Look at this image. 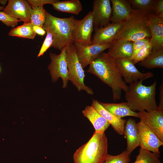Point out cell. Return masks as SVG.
<instances>
[{"instance_id":"obj_1","label":"cell","mask_w":163,"mask_h":163,"mask_svg":"<svg viewBox=\"0 0 163 163\" xmlns=\"http://www.w3.org/2000/svg\"><path fill=\"white\" fill-rule=\"evenodd\" d=\"M115 59L107 53H101L89 65L87 72L98 77L112 90L113 100H120L122 91L125 93L129 86L116 67Z\"/></svg>"},{"instance_id":"obj_2","label":"cell","mask_w":163,"mask_h":163,"mask_svg":"<svg viewBox=\"0 0 163 163\" xmlns=\"http://www.w3.org/2000/svg\"><path fill=\"white\" fill-rule=\"evenodd\" d=\"M142 82H134L129 86L125 95L128 105L135 112H149L158 109L155 100L156 82L149 86L143 85Z\"/></svg>"},{"instance_id":"obj_3","label":"cell","mask_w":163,"mask_h":163,"mask_svg":"<svg viewBox=\"0 0 163 163\" xmlns=\"http://www.w3.org/2000/svg\"><path fill=\"white\" fill-rule=\"evenodd\" d=\"M77 21L73 16L67 18H59L46 11L43 28L47 29L53 36L51 47L61 51L74 44L71 34Z\"/></svg>"},{"instance_id":"obj_4","label":"cell","mask_w":163,"mask_h":163,"mask_svg":"<svg viewBox=\"0 0 163 163\" xmlns=\"http://www.w3.org/2000/svg\"><path fill=\"white\" fill-rule=\"evenodd\" d=\"M107 147L104 133L94 132L88 141L75 152L74 163H104L109 155Z\"/></svg>"},{"instance_id":"obj_5","label":"cell","mask_w":163,"mask_h":163,"mask_svg":"<svg viewBox=\"0 0 163 163\" xmlns=\"http://www.w3.org/2000/svg\"><path fill=\"white\" fill-rule=\"evenodd\" d=\"M148 14L134 10L119 30L116 40L133 42L145 37L151 38V32L147 22Z\"/></svg>"},{"instance_id":"obj_6","label":"cell","mask_w":163,"mask_h":163,"mask_svg":"<svg viewBox=\"0 0 163 163\" xmlns=\"http://www.w3.org/2000/svg\"><path fill=\"white\" fill-rule=\"evenodd\" d=\"M66 58L69 80L80 91H85L88 94H94L92 89L85 84V71L78 59L74 44L66 48Z\"/></svg>"},{"instance_id":"obj_7","label":"cell","mask_w":163,"mask_h":163,"mask_svg":"<svg viewBox=\"0 0 163 163\" xmlns=\"http://www.w3.org/2000/svg\"><path fill=\"white\" fill-rule=\"evenodd\" d=\"M60 53L56 54L50 53L51 62L48 66L52 82H57L59 78L62 81V88H66L69 82L68 72L66 58V48L61 50Z\"/></svg>"},{"instance_id":"obj_8","label":"cell","mask_w":163,"mask_h":163,"mask_svg":"<svg viewBox=\"0 0 163 163\" xmlns=\"http://www.w3.org/2000/svg\"><path fill=\"white\" fill-rule=\"evenodd\" d=\"M94 28L93 14L92 11H90L81 20H77L71 34L74 43L91 45Z\"/></svg>"},{"instance_id":"obj_9","label":"cell","mask_w":163,"mask_h":163,"mask_svg":"<svg viewBox=\"0 0 163 163\" xmlns=\"http://www.w3.org/2000/svg\"><path fill=\"white\" fill-rule=\"evenodd\" d=\"M115 63L124 81L130 84L139 81H142L154 76L153 73H143L136 67L130 59L119 58L115 59Z\"/></svg>"},{"instance_id":"obj_10","label":"cell","mask_w":163,"mask_h":163,"mask_svg":"<svg viewBox=\"0 0 163 163\" xmlns=\"http://www.w3.org/2000/svg\"><path fill=\"white\" fill-rule=\"evenodd\" d=\"M112 43L100 45H84L74 43L77 55L83 68L89 65L101 53L108 49Z\"/></svg>"},{"instance_id":"obj_11","label":"cell","mask_w":163,"mask_h":163,"mask_svg":"<svg viewBox=\"0 0 163 163\" xmlns=\"http://www.w3.org/2000/svg\"><path fill=\"white\" fill-rule=\"evenodd\" d=\"M110 0H94L92 11L94 30L103 27L110 23L112 8Z\"/></svg>"},{"instance_id":"obj_12","label":"cell","mask_w":163,"mask_h":163,"mask_svg":"<svg viewBox=\"0 0 163 163\" xmlns=\"http://www.w3.org/2000/svg\"><path fill=\"white\" fill-rule=\"evenodd\" d=\"M136 125L140 137V148L153 153L160 154L159 148L163 142L142 121L140 120Z\"/></svg>"},{"instance_id":"obj_13","label":"cell","mask_w":163,"mask_h":163,"mask_svg":"<svg viewBox=\"0 0 163 163\" xmlns=\"http://www.w3.org/2000/svg\"><path fill=\"white\" fill-rule=\"evenodd\" d=\"M32 10L27 0H9L3 11L14 18L28 23L31 22Z\"/></svg>"},{"instance_id":"obj_14","label":"cell","mask_w":163,"mask_h":163,"mask_svg":"<svg viewBox=\"0 0 163 163\" xmlns=\"http://www.w3.org/2000/svg\"><path fill=\"white\" fill-rule=\"evenodd\" d=\"M139 118L163 142V110L158 108L151 111L139 112Z\"/></svg>"},{"instance_id":"obj_15","label":"cell","mask_w":163,"mask_h":163,"mask_svg":"<svg viewBox=\"0 0 163 163\" xmlns=\"http://www.w3.org/2000/svg\"><path fill=\"white\" fill-rule=\"evenodd\" d=\"M147 22L151 34L152 52L163 49V19L150 14L147 16Z\"/></svg>"},{"instance_id":"obj_16","label":"cell","mask_w":163,"mask_h":163,"mask_svg":"<svg viewBox=\"0 0 163 163\" xmlns=\"http://www.w3.org/2000/svg\"><path fill=\"white\" fill-rule=\"evenodd\" d=\"M125 21L110 23L106 26L94 30L91 44L102 45L112 43Z\"/></svg>"},{"instance_id":"obj_17","label":"cell","mask_w":163,"mask_h":163,"mask_svg":"<svg viewBox=\"0 0 163 163\" xmlns=\"http://www.w3.org/2000/svg\"><path fill=\"white\" fill-rule=\"evenodd\" d=\"M126 139L127 154L130 156L131 153L137 147L140 145L139 134L135 120L129 118L125 123L123 134Z\"/></svg>"},{"instance_id":"obj_18","label":"cell","mask_w":163,"mask_h":163,"mask_svg":"<svg viewBox=\"0 0 163 163\" xmlns=\"http://www.w3.org/2000/svg\"><path fill=\"white\" fill-rule=\"evenodd\" d=\"M112 4V23L125 21L134 10L128 0H111Z\"/></svg>"},{"instance_id":"obj_19","label":"cell","mask_w":163,"mask_h":163,"mask_svg":"<svg viewBox=\"0 0 163 163\" xmlns=\"http://www.w3.org/2000/svg\"><path fill=\"white\" fill-rule=\"evenodd\" d=\"M133 52V41L115 40L108 48L107 53L115 59L123 58L130 59Z\"/></svg>"},{"instance_id":"obj_20","label":"cell","mask_w":163,"mask_h":163,"mask_svg":"<svg viewBox=\"0 0 163 163\" xmlns=\"http://www.w3.org/2000/svg\"><path fill=\"white\" fill-rule=\"evenodd\" d=\"M110 124L118 134H124V126L126 120L118 118L105 110L97 100L93 99L91 105Z\"/></svg>"},{"instance_id":"obj_21","label":"cell","mask_w":163,"mask_h":163,"mask_svg":"<svg viewBox=\"0 0 163 163\" xmlns=\"http://www.w3.org/2000/svg\"><path fill=\"white\" fill-rule=\"evenodd\" d=\"M82 113L90 121L94 128L95 132L97 133H104L110 125L91 105L86 106Z\"/></svg>"},{"instance_id":"obj_22","label":"cell","mask_w":163,"mask_h":163,"mask_svg":"<svg viewBox=\"0 0 163 163\" xmlns=\"http://www.w3.org/2000/svg\"><path fill=\"white\" fill-rule=\"evenodd\" d=\"M99 103L105 110L118 118H121L129 116L139 118L138 113L131 110L126 102L120 103H109L99 101Z\"/></svg>"},{"instance_id":"obj_23","label":"cell","mask_w":163,"mask_h":163,"mask_svg":"<svg viewBox=\"0 0 163 163\" xmlns=\"http://www.w3.org/2000/svg\"><path fill=\"white\" fill-rule=\"evenodd\" d=\"M53 9L58 11L78 14L82 6L79 0L58 1L52 5Z\"/></svg>"},{"instance_id":"obj_24","label":"cell","mask_w":163,"mask_h":163,"mask_svg":"<svg viewBox=\"0 0 163 163\" xmlns=\"http://www.w3.org/2000/svg\"><path fill=\"white\" fill-rule=\"evenodd\" d=\"M139 65L147 69L163 68V49L152 52L145 59L139 62Z\"/></svg>"},{"instance_id":"obj_25","label":"cell","mask_w":163,"mask_h":163,"mask_svg":"<svg viewBox=\"0 0 163 163\" xmlns=\"http://www.w3.org/2000/svg\"><path fill=\"white\" fill-rule=\"evenodd\" d=\"M31 22L24 23L22 25L12 28L9 32V36L30 39H34L36 34Z\"/></svg>"},{"instance_id":"obj_26","label":"cell","mask_w":163,"mask_h":163,"mask_svg":"<svg viewBox=\"0 0 163 163\" xmlns=\"http://www.w3.org/2000/svg\"><path fill=\"white\" fill-rule=\"evenodd\" d=\"M155 0H128L134 10L145 12L147 14H153V7Z\"/></svg>"},{"instance_id":"obj_27","label":"cell","mask_w":163,"mask_h":163,"mask_svg":"<svg viewBox=\"0 0 163 163\" xmlns=\"http://www.w3.org/2000/svg\"><path fill=\"white\" fill-rule=\"evenodd\" d=\"M160 157V154L153 153L140 148L133 163H162L159 159Z\"/></svg>"},{"instance_id":"obj_28","label":"cell","mask_w":163,"mask_h":163,"mask_svg":"<svg viewBox=\"0 0 163 163\" xmlns=\"http://www.w3.org/2000/svg\"><path fill=\"white\" fill-rule=\"evenodd\" d=\"M30 21L34 26L43 28L46 20V11L43 6L32 7Z\"/></svg>"},{"instance_id":"obj_29","label":"cell","mask_w":163,"mask_h":163,"mask_svg":"<svg viewBox=\"0 0 163 163\" xmlns=\"http://www.w3.org/2000/svg\"><path fill=\"white\" fill-rule=\"evenodd\" d=\"M152 46L150 42L144 45L139 51L134 59L132 60L135 64L147 58L152 53Z\"/></svg>"},{"instance_id":"obj_30","label":"cell","mask_w":163,"mask_h":163,"mask_svg":"<svg viewBox=\"0 0 163 163\" xmlns=\"http://www.w3.org/2000/svg\"><path fill=\"white\" fill-rule=\"evenodd\" d=\"M131 161L126 150L116 155H108L104 163H129Z\"/></svg>"},{"instance_id":"obj_31","label":"cell","mask_w":163,"mask_h":163,"mask_svg":"<svg viewBox=\"0 0 163 163\" xmlns=\"http://www.w3.org/2000/svg\"><path fill=\"white\" fill-rule=\"evenodd\" d=\"M44 30L46 32V36L38 55L37 57L43 56L51 47L53 43V37L52 34L47 29H45Z\"/></svg>"},{"instance_id":"obj_32","label":"cell","mask_w":163,"mask_h":163,"mask_svg":"<svg viewBox=\"0 0 163 163\" xmlns=\"http://www.w3.org/2000/svg\"><path fill=\"white\" fill-rule=\"evenodd\" d=\"M151 38L145 37L133 42V52L130 59L133 60L140 50L145 44L149 43Z\"/></svg>"},{"instance_id":"obj_33","label":"cell","mask_w":163,"mask_h":163,"mask_svg":"<svg viewBox=\"0 0 163 163\" xmlns=\"http://www.w3.org/2000/svg\"><path fill=\"white\" fill-rule=\"evenodd\" d=\"M0 21L8 26L13 27L21 21L19 20L14 18L3 11H0Z\"/></svg>"},{"instance_id":"obj_34","label":"cell","mask_w":163,"mask_h":163,"mask_svg":"<svg viewBox=\"0 0 163 163\" xmlns=\"http://www.w3.org/2000/svg\"><path fill=\"white\" fill-rule=\"evenodd\" d=\"M153 14L163 19V0H155L153 7Z\"/></svg>"},{"instance_id":"obj_35","label":"cell","mask_w":163,"mask_h":163,"mask_svg":"<svg viewBox=\"0 0 163 163\" xmlns=\"http://www.w3.org/2000/svg\"><path fill=\"white\" fill-rule=\"evenodd\" d=\"M58 0H28L27 2L32 7L43 6V5L46 4H53L56 2Z\"/></svg>"},{"instance_id":"obj_36","label":"cell","mask_w":163,"mask_h":163,"mask_svg":"<svg viewBox=\"0 0 163 163\" xmlns=\"http://www.w3.org/2000/svg\"><path fill=\"white\" fill-rule=\"evenodd\" d=\"M159 103L158 106V108L163 110V81L159 88Z\"/></svg>"},{"instance_id":"obj_37","label":"cell","mask_w":163,"mask_h":163,"mask_svg":"<svg viewBox=\"0 0 163 163\" xmlns=\"http://www.w3.org/2000/svg\"><path fill=\"white\" fill-rule=\"evenodd\" d=\"M33 29L36 34L41 36L44 35L46 32V31L42 27L37 26H34Z\"/></svg>"},{"instance_id":"obj_38","label":"cell","mask_w":163,"mask_h":163,"mask_svg":"<svg viewBox=\"0 0 163 163\" xmlns=\"http://www.w3.org/2000/svg\"><path fill=\"white\" fill-rule=\"evenodd\" d=\"M8 1L6 0H0V4L3 5H5Z\"/></svg>"},{"instance_id":"obj_39","label":"cell","mask_w":163,"mask_h":163,"mask_svg":"<svg viewBox=\"0 0 163 163\" xmlns=\"http://www.w3.org/2000/svg\"><path fill=\"white\" fill-rule=\"evenodd\" d=\"M4 8V7L3 6H0V11L3 10Z\"/></svg>"},{"instance_id":"obj_40","label":"cell","mask_w":163,"mask_h":163,"mask_svg":"<svg viewBox=\"0 0 163 163\" xmlns=\"http://www.w3.org/2000/svg\"><path fill=\"white\" fill-rule=\"evenodd\" d=\"M2 71V69L1 66H0V74L1 73Z\"/></svg>"}]
</instances>
